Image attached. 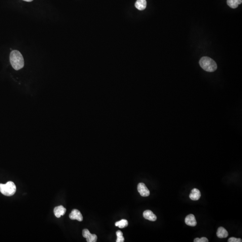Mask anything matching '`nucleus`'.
I'll return each mask as SVG.
<instances>
[{"mask_svg":"<svg viewBox=\"0 0 242 242\" xmlns=\"http://www.w3.org/2000/svg\"><path fill=\"white\" fill-rule=\"evenodd\" d=\"M10 60L11 65L15 70H19L24 66L23 57L21 53L17 50H13L11 52Z\"/></svg>","mask_w":242,"mask_h":242,"instance_id":"obj_1","label":"nucleus"},{"mask_svg":"<svg viewBox=\"0 0 242 242\" xmlns=\"http://www.w3.org/2000/svg\"><path fill=\"white\" fill-rule=\"evenodd\" d=\"M201 67L208 72H214L217 70V65L213 59L208 57H203L200 60Z\"/></svg>","mask_w":242,"mask_h":242,"instance_id":"obj_2","label":"nucleus"},{"mask_svg":"<svg viewBox=\"0 0 242 242\" xmlns=\"http://www.w3.org/2000/svg\"><path fill=\"white\" fill-rule=\"evenodd\" d=\"M0 191L4 195L11 196L16 191V186L13 182H8L6 184H0Z\"/></svg>","mask_w":242,"mask_h":242,"instance_id":"obj_3","label":"nucleus"},{"mask_svg":"<svg viewBox=\"0 0 242 242\" xmlns=\"http://www.w3.org/2000/svg\"><path fill=\"white\" fill-rule=\"evenodd\" d=\"M82 234L83 237L86 238L87 241L88 242H96L97 241V236L96 235L90 233L89 230H83Z\"/></svg>","mask_w":242,"mask_h":242,"instance_id":"obj_4","label":"nucleus"},{"mask_svg":"<svg viewBox=\"0 0 242 242\" xmlns=\"http://www.w3.org/2000/svg\"><path fill=\"white\" fill-rule=\"evenodd\" d=\"M138 192L140 195L143 197H147L149 196L150 191L146 185L142 182L139 183L137 187Z\"/></svg>","mask_w":242,"mask_h":242,"instance_id":"obj_5","label":"nucleus"},{"mask_svg":"<svg viewBox=\"0 0 242 242\" xmlns=\"http://www.w3.org/2000/svg\"><path fill=\"white\" fill-rule=\"evenodd\" d=\"M69 217L71 220H77L79 221H82L83 220V217L80 212L79 210L74 209L71 211Z\"/></svg>","mask_w":242,"mask_h":242,"instance_id":"obj_6","label":"nucleus"},{"mask_svg":"<svg viewBox=\"0 0 242 242\" xmlns=\"http://www.w3.org/2000/svg\"><path fill=\"white\" fill-rule=\"evenodd\" d=\"M185 222L186 224L189 226H195L197 224L195 217L192 214H189L186 217Z\"/></svg>","mask_w":242,"mask_h":242,"instance_id":"obj_7","label":"nucleus"},{"mask_svg":"<svg viewBox=\"0 0 242 242\" xmlns=\"http://www.w3.org/2000/svg\"><path fill=\"white\" fill-rule=\"evenodd\" d=\"M66 209L63 206H60L56 207L54 209V214L56 217L59 218L61 216H63L66 212Z\"/></svg>","mask_w":242,"mask_h":242,"instance_id":"obj_8","label":"nucleus"},{"mask_svg":"<svg viewBox=\"0 0 242 242\" xmlns=\"http://www.w3.org/2000/svg\"><path fill=\"white\" fill-rule=\"evenodd\" d=\"M143 217L147 220L154 221L157 220V216L153 214L152 211L149 210H145L143 213Z\"/></svg>","mask_w":242,"mask_h":242,"instance_id":"obj_9","label":"nucleus"},{"mask_svg":"<svg viewBox=\"0 0 242 242\" xmlns=\"http://www.w3.org/2000/svg\"><path fill=\"white\" fill-rule=\"evenodd\" d=\"M201 196V193L200 190L196 188H194L190 194L189 197L192 201H198Z\"/></svg>","mask_w":242,"mask_h":242,"instance_id":"obj_10","label":"nucleus"},{"mask_svg":"<svg viewBox=\"0 0 242 242\" xmlns=\"http://www.w3.org/2000/svg\"><path fill=\"white\" fill-rule=\"evenodd\" d=\"M217 235L219 238H225L228 236V232L223 227H220L217 229Z\"/></svg>","mask_w":242,"mask_h":242,"instance_id":"obj_11","label":"nucleus"},{"mask_svg":"<svg viewBox=\"0 0 242 242\" xmlns=\"http://www.w3.org/2000/svg\"><path fill=\"white\" fill-rule=\"evenodd\" d=\"M146 0H137L135 3V7L139 11L144 10L146 8Z\"/></svg>","mask_w":242,"mask_h":242,"instance_id":"obj_12","label":"nucleus"},{"mask_svg":"<svg viewBox=\"0 0 242 242\" xmlns=\"http://www.w3.org/2000/svg\"><path fill=\"white\" fill-rule=\"evenodd\" d=\"M242 0H227L229 7L233 9L237 8L239 5L242 3Z\"/></svg>","mask_w":242,"mask_h":242,"instance_id":"obj_13","label":"nucleus"},{"mask_svg":"<svg viewBox=\"0 0 242 242\" xmlns=\"http://www.w3.org/2000/svg\"><path fill=\"white\" fill-rule=\"evenodd\" d=\"M115 225L116 226H118L120 228L123 229L128 226V222L127 220L122 219L121 221L116 222Z\"/></svg>","mask_w":242,"mask_h":242,"instance_id":"obj_14","label":"nucleus"},{"mask_svg":"<svg viewBox=\"0 0 242 242\" xmlns=\"http://www.w3.org/2000/svg\"><path fill=\"white\" fill-rule=\"evenodd\" d=\"M116 235L117 236V242H123L124 241V238L123 236V233L120 230H118L116 232Z\"/></svg>","mask_w":242,"mask_h":242,"instance_id":"obj_15","label":"nucleus"},{"mask_svg":"<svg viewBox=\"0 0 242 242\" xmlns=\"http://www.w3.org/2000/svg\"><path fill=\"white\" fill-rule=\"evenodd\" d=\"M194 242H209V240L206 237H202L200 239L198 238H197L195 239L194 240Z\"/></svg>","mask_w":242,"mask_h":242,"instance_id":"obj_16","label":"nucleus"},{"mask_svg":"<svg viewBox=\"0 0 242 242\" xmlns=\"http://www.w3.org/2000/svg\"><path fill=\"white\" fill-rule=\"evenodd\" d=\"M242 240L240 238H236L235 237H231L229 239L228 242H241Z\"/></svg>","mask_w":242,"mask_h":242,"instance_id":"obj_17","label":"nucleus"},{"mask_svg":"<svg viewBox=\"0 0 242 242\" xmlns=\"http://www.w3.org/2000/svg\"><path fill=\"white\" fill-rule=\"evenodd\" d=\"M23 1H25V2H31L33 1V0H23Z\"/></svg>","mask_w":242,"mask_h":242,"instance_id":"obj_18","label":"nucleus"}]
</instances>
